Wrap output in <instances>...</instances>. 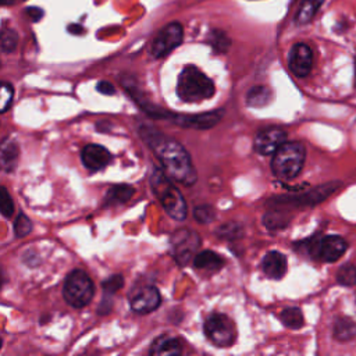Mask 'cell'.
Segmentation results:
<instances>
[{"instance_id": "cell-1", "label": "cell", "mask_w": 356, "mask_h": 356, "mask_svg": "<svg viewBox=\"0 0 356 356\" xmlns=\"http://www.w3.org/2000/svg\"><path fill=\"white\" fill-rule=\"evenodd\" d=\"M139 132L143 140L161 161L163 170L168 178H172L174 181L186 186L196 182V171L188 152L182 147V145L149 125H142Z\"/></svg>"}, {"instance_id": "cell-2", "label": "cell", "mask_w": 356, "mask_h": 356, "mask_svg": "<svg viewBox=\"0 0 356 356\" xmlns=\"http://www.w3.org/2000/svg\"><path fill=\"white\" fill-rule=\"evenodd\" d=\"M216 92L213 81L197 67L186 65L179 72L177 82V95L182 102L199 103L210 99Z\"/></svg>"}, {"instance_id": "cell-3", "label": "cell", "mask_w": 356, "mask_h": 356, "mask_svg": "<svg viewBox=\"0 0 356 356\" xmlns=\"http://www.w3.org/2000/svg\"><path fill=\"white\" fill-rule=\"evenodd\" d=\"M150 186L170 217L178 221H184L186 218V202L164 171L160 168L152 170Z\"/></svg>"}, {"instance_id": "cell-4", "label": "cell", "mask_w": 356, "mask_h": 356, "mask_svg": "<svg viewBox=\"0 0 356 356\" xmlns=\"http://www.w3.org/2000/svg\"><path fill=\"white\" fill-rule=\"evenodd\" d=\"M271 171L280 179H293L302 171L306 152L299 142H284L274 153Z\"/></svg>"}, {"instance_id": "cell-5", "label": "cell", "mask_w": 356, "mask_h": 356, "mask_svg": "<svg viewBox=\"0 0 356 356\" xmlns=\"http://www.w3.org/2000/svg\"><path fill=\"white\" fill-rule=\"evenodd\" d=\"M95 295L92 278L83 270H72L64 282L63 296L68 305L81 309L85 307Z\"/></svg>"}, {"instance_id": "cell-6", "label": "cell", "mask_w": 356, "mask_h": 356, "mask_svg": "<svg viewBox=\"0 0 356 356\" xmlns=\"http://www.w3.org/2000/svg\"><path fill=\"white\" fill-rule=\"evenodd\" d=\"M341 184L338 181L323 184L312 191H307L300 195H291V196H275L271 197L268 204L270 206H291V207H303V206H312L316 203L323 202L328 196H331Z\"/></svg>"}, {"instance_id": "cell-7", "label": "cell", "mask_w": 356, "mask_h": 356, "mask_svg": "<svg viewBox=\"0 0 356 356\" xmlns=\"http://www.w3.org/2000/svg\"><path fill=\"white\" fill-rule=\"evenodd\" d=\"M200 246V238L197 232L189 228L177 229L170 238V249L174 260L179 266H186L195 257Z\"/></svg>"}, {"instance_id": "cell-8", "label": "cell", "mask_w": 356, "mask_h": 356, "mask_svg": "<svg viewBox=\"0 0 356 356\" xmlns=\"http://www.w3.org/2000/svg\"><path fill=\"white\" fill-rule=\"evenodd\" d=\"M204 334L216 346H231L236 338V328L234 321L222 314L213 313L204 321Z\"/></svg>"}, {"instance_id": "cell-9", "label": "cell", "mask_w": 356, "mask_h": 356, "mask_svg": "<svg viewBox=\"0 0 356 356\" xmlns=\"http://www.w3.org/2000/svg\"><path fill=\"white\" fill-rule=\"evenodd\" d=\"M348 249V243L342 236L338 235H328L316 238L307 242V252L309 254L321 261L334 263L337 261Z\"/></svg>"}, {"instance_id": "cell-10", "label": "cell", "mask_w": 356, "mask_h": 356, "mask_svg": "<svg viewBox=\"0 0 356 356\" xmlns=\"http://www.w3.org/2000/svg\"><path fill=\"white\" fill-rule=\"evenodd\" d=\"M182 38H184L182 25L179 22H170L168 25L161 28V31L156 35L150 47L152 56L154 58H161L167 56L181 44Z\"/></svg>"}, {"instance_id": "cell-11", "label": "cell", "mask_w": 356, "mask_h": 356, "mask_svg": "<svg viewBox=\"0 0 356 356\" xmlns=\"http://www.w3.org/2000/svg\"><path fill=\"white\" fill-rule=\"evenodd\" d=\"M286 139V132L280 127H267L257 132L253 147L259 154H273Z\"/></svg>"}, {"instance_id": "cell-12", "label": "cell", "mask_w": 356, "mask_h": 356, "mask_svg": "<svg viewBox=\"0 0 356 356\" xmlns=\"http://www.w3.org/2000/svg\"><path fill=\"white\" fill-rule=\"evenodd\" d=\"M313 65V51L306 43H296L288 54V67L299 78L309 75Z\"/></svg>"}, {"instance_id": "cell-13", "label": "cell", "mask_w": 356, "mask_h": 356, "mask_svg": "<svg viewBox=\"0 0 356 356\" xmlns=\"http://www.w3.org/2000/svg\"><path fill=\"white\" fill-rule=\"evenodd\" d=\"M131 309L139 314H146L156 310L161 303L160 292L156 286L147 285L136 289L131 296Z\"/></svg>"}, {"instance_id": "cell-14", "label": "cell", "mask_w": 356, "mask_h": 356, "mask_svg": "<svg viewBox=\"0 0 356 356\" xmlns=\"http://www.w3.org/2000/svg\"><path fill=\"white\" fill-rule=\"evenodd\" d=\"M222 110H213L203 114L196 115H182V114H170V118L172 122L186 127V128H195V129H209L214 127L222 117Z\"/></svg>"}, {"instance_id": "cell-15", "label": "cell", "mask_w": 356, "mask_h": 356, "mask_svg": "<svg viewBox=\"0 0 356 356\" xmlns=\"http://www.w3.org/2000/svg\"><path fill=\"white\" fill-rule=\"evenodd\" d=\"M81 159L88 170L99 171L103 170L111 161V154L106 147L100 145H86L82 149Z\"/></svg>"}, {"instance_id": "cell-16", "label": "cell", "mask_w": 356, "mask_h": 356, "mask_svg": "<svg viewBox=\"0 0 356 356\" xmlns=\"http://www.w3.org/2000/svg\"><path fill=\"white\" fill-rule=\"evenodd\" d=\"M286 256L277 250L268 252L261 261L263 273L271 280H281L286 273Z\"/></svg>"}, {"instance_id": "cell-17", "label": "cell", "mask_w": 356, "mask_h": 356, "mask_svg": "<svg viewBox=\"0 0 356 356\" xmlns=\"http://www.w3.org/2000/svg\"><path fill=\"white\" fill-rule=\"evenodd\" d=\"M150 355L156 356H175L182 353V343L178 338L170 335H160L156 338L149 350Z\"/></svg>"}, {"instance_id": "cell-18", "label": "cell", "mask_w": 356, "mask_h": 356, "mask_svg": "<svg viewBox=\"0 0 356 356\" xmlns=\"http://www.w3.org/2000/svg\"><path fill=\"white\" fill-rule=\"evenodd\" d=\"M19 156V147L11 138H6L0 142V170L13 171L17 165Z\"/></svg>"}, {"instance_id": "cell-19", "label": "cell", "mask_w": 356, "mask_h": 356, "mask_svg": "<svg viewBox=\"0 0 356 356\" xmlns=\"http://www.w3.org/2000/svg\"><path fill=\"white\" fill-rule=\"evenodd\" d=\"M193 261V267L195 268H200V270H210V271H216L220 270L224 266V260L220 254L214 253L213 250H203L195 254V257L192 259Z\"/></svg>"}, {"instance_id": "cell-20", "label": "cell", "mask_w": 356, "mask_h": 356, "mask_svg": "<svg viewBox=\"0 0 356 356\" xmlns=\"http://www.w3.org/2000/svg\"><path fill=\"white\" fill-rule=\"evenodd\" d=\"M356 335V324L348 317L337 318L334 324V337L338 341H349Z\"/></svg>"}, {"instance_id": "cell-21", "label": "cell", "mask_w": 356, "mask_h": 356, "mask_svg": "<svg viewBox=\"0 0 356 356\" xmlns=\"http://www.w3.org/2000/svg\"><path fill=\"white\" fill-rule=\"evenodd\" d=\"M271 100V90L266 86H253L246 95V103L250 107H263Z\"/></svg>"}, {"instance_id": "cell-22", "label": "cell", "mask_w": 356, "mask_h": 356, "mask_svg": "<svg viewBox=\"0 0 356 356\" xmlns=\"http://www.w3.org/2000/svg\"><path fill=\"white\" fill-rule=\"evenodd\" d=\"M134 195V188L129 185H114L108 189L106 195V203L107 204H115V203H124L131 199Z\"/></svg>"}, {"instance_id": "cell-23", "label": "cell", "mask_w": 356, "mask_h": 356, "mask_svg": "<svg viewBox=\"0 0 356 356\" xmlns=\"http://www.w3.org/2000/svg\"><path fill=\"white\" fill-rule=\"evenodd\" d=\"M280 318L282 324L291 330H299L303 327L305 320L299 307H286L281 312Z\"/></svg>"}, {"instance_id": "cell-24", "label": "cell", "mask_w": 356, "mask_h": 356, "mask_svg": "<svg viewBox=\"0 0 356 356\" xmlns=\"http://www.w3.org/2000/svg\"><path fill=\"white\" fill-rule=\"evenodd\" d=\"M323 3V0H306L303 1V4L300 6L298 14H296V24L298 25H303L307 24L316 14V11L318 10L320 4Z\"/></svg>"}, {"instance_id": "cell-25", "label": "cell", "mask_w": 356, "mask_h": 356, "mask_svg": "<svg viewBox=\"0 0 356 356\" xmlns=\"http://www.w3.org/2000/svg\"><path fill=\"white\" fill-rule=\"evenodd\" d=\"M209 43L211 44V47L217 51V53H224L228 50L229 44H231V40L229 38L222 32V31H218V29H214L211 31V33L209 35Z\"/></svg>"}, {"instance_id": "cell-26", "label": "cell", "mask_w": 356, "mask_h": 356, "mask_svg": "<svg viewBox=\"0 0 356 356\" xmlns=\"http://www.w3.org/2000/svg\"><path fill=\"white\" fill-rule=\"evenodd\" d=\"M18 44V35L14 29L10 28H4L0 32V47L3 51L6 53H11L15 50Z\"/></svg>"}, {"instance_id": "cell-27", "label": "cell", "mask_w": 356, "mask_h": 356, "mask_svg": "<svg viewBox=\"0 0 356 356\" xmlns=\"http://www.w3.org/2000/svg\"><path fill=\"white\" fill-rule=\"evenodd\" d=\"M337 281L341 285L352 286L356 284V267L353 264H343L337 273Z\"/></svg>"}, {"instance_id": "cell-28", "label": "cell", "mask_w": 356, "mask_h": 356, "mask_svg": "<svg viewBox=\"0 0 356 356\" xmlns=\"http://www.w3.org/2000/svg\"><path fill=\"white\" fill-rule=\"evenodd\" d=\"M14 89L7 82H0V113H4L8 110V107L13 103Z\"/></svg>"}, {"instance_id": "cell-29", "label": "cell", "mask_w": 356, "mask_h": 356, "mask_svg": "<svg viewBox=\"0 0 356 356\" xmlns=\"http://www.w3.org/2000/svg\"><path fill=\"white\" fill-rule=\"evenodd\" d=\"M216 234L222 238V239H235V238H239L241 234H242V228L241 225L235 224V222H227V224H222L217 231Z\"/></svg>"}, {"instance_id": "cell-30", "label": "cell", "mask_w": 356, "mask_h": 356, "mask_svg": "<svg viewBox=\"0 0 356 356\" xmlns=\"http://www.w3.org/2000/svg\"><path fill=\"white\" fill-rule=\"evenodd\" d=\"M0 213L4 217H11L14 213V203L8 191L0 185Z\"/></svg>"}, {"instance_id": "cell-31", "label": "cell", "mask_w": 356, "mask_h": 356, "mask_svg": "<svg viewBox=\"0 0 356 356\" xmlns=\"http://www.w3.org/2000/svg\"><path fill=\"white\" fill-rule=\"evenodd\" d=\"M193 217L200 222V224H204V222H211L214 218H216V211L211 206H207V204H203V206H197L195 210H193Z\"/></svg>"}, {"instance_id": "cell-32", "label": "cell", "mask_w": 356, "mask_h": 356, "mask_svg": "<svg viewBox=\"0 0 356 356\" xmlns=\"http://www.w3.org/2000/svg\"><path fill=\"white\" fill-rule=\"evenodd\" d=\"M32 231V222L25 214H19L14 221V232L18 238L26 236Z\"/></svg>"}, {"instance_id": "cell-33", "label": "cell", "mask_w": 356, "mask_h": 356, "mask_svg": "<svg viewBox=\"0 0 356 356\" xmlns=\"http://www.w3.org/2000/svg\"><path fill=\"white\" fill-rule=\"evenodd\" d=\"M103 289L106 293H114L124 285L122 275H111L106 281H103Z\"/></svg>"}, {"instance_id": "cell-34", "label": "cell", "mask_w": 356, "mask_h": 356, "mask_svg": "<svg viewBox=\"0 0 356 356\" xmlns=\"http://www.w3.org/2000/svg\"><path fill=\"white\" fill-rule=\"evenodd\" d=\"M96 89H97L100 93H103V95H113V93L115 92L114 86H113L110 82H107V81H100V82L96 85Z\"/></svg>"}, {"instance_id": "cell-35", "label": "cell", "mask_w": 356, "mask_h": 356, "mask_svg": "<svg viewBox=\"0 0 356 356\" xmlns=\"http://www.w3.org/2000/svg\"><path fill=\"white\" fill-rule=\"evenodd\" d=\"M25 13L28 14V17L32 19V21H39L42 17H43V10L40 7H28L25 10Z\"/></svg>"}, {"instance_id": "cell-36", "label": "cell", "mask_w": 356, "mask_h": 356, "mask_svg": "<svg viewBox=\"0 0 356 356\" xmlns=\"http://www.w3.org/2000/svg\"><path fill=\"white\" fill-rule=\"evenodd\" d=\"M68 31L71 32V33H82L83 32V29H82V26L81 25H75V24H72V25H70L68 26Z\"/></svg>"}, {"instance_id": "cell-37", "label": "cell", "mask_w": 356, "mask_h": 356, "mask_svg": "<svg viewBox=\"0 0 356 356\" xmlns=\"http://www.w3.org/2000/svg\"><path fill=\"white\" fill-rule=\"evenodd\" d=\"M15 0H0V6H11Z\"/></svg>"}, {"instance_id": "cell-38", "label": "cell", "mask_w": 356, "mask_h": 356, "mask_svg": "<svg viewBox=\"0 0 356 356\" xmlns=\"http://www.w3.org/2000/svg\"><path fill=\"white\" fill-rule=\"evenodd\" d=\"M355 85H356V61H355Z\"/></svg>"}, {"instance_id": "cell-39", "label": "cell", "mask_w": 356, "mask_h": 356, "mask_svg": "<svg viewBox=\"0 0 356 356\" xmlns=\"http://www.w3.org/2000/svg\"><path fill=\"white\" fill-rule=\"evenodd\" d=\"M1 285H3V277H1V274H0V288H1Z\"/></svg>"}, {"instance_id": "cell-40", "label": "cell", "mask_w": 356, "mask_h": 356, "mask_svg": "<svg viewBox=\"0 0 356 356\" xmlns=\"http://www.w3.org/2000/svg\"><path fill=\"white\" fill-rule=\"evenodd\" d=\"M0 348H1V338H0Z\"/></svg>"}]
</instances>
